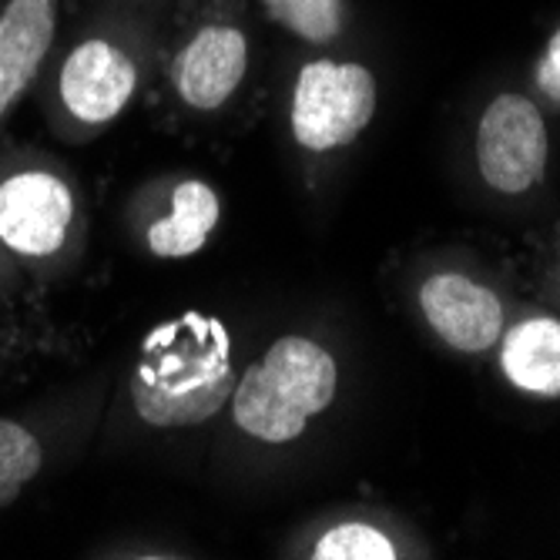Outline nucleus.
I'll return each mask as SVG.
<instances>
[{
	"label": "nucleus",
	"instance_id": "f257e3e1",
	"mask_svg": "<svg viewBox=\"0 0 560 560\" xmlns=\"http://www.w3.org/2000/svg\"><path fill=\"white\" fill-rule=\"evenodd\" d=\"M232 389V342L219 319L185 313L148 332L131 376V402L148 427L206 423Z\"/></svg>",
	"mask_w": 560,
	"mask_h": 560
},
{
	"label": "nucleus",
	"instance_id": "f03ea898",
	"mask_svg": "<svg viewBox=\"0 0 560 560\" xmlns=\"http://www.w3.org/2000/svg\"><path fill=\"white\" fill-rule=\"evenodd\" d=\"M336 360L305 336H282L232 389L238 430L262 443L302 436L336 396Z\"/></svg>",
	"mask_w": 560,
	"mask_h": 560
},
{
	"label": "nucleus",
	"instance_id": "7ed1b4c3",
	"mask_svg": "<svg viewBox=\"0 0 560 560\" xmlns=\"http://www.w3.org/2000/svg\"><path fill=\"white\" fill-rule=\"evenodd\" d=\"M376 112V81L363 65L313 61L292 91V135L310 151H332L363 135Z\"/></svg>",
	"mask_w": 560,
	"mask_h": 560
},
{
	"label": "nucleus",
	"instance_id": "20e7f679",
	"mask_svg": "<svg viewBox=\"0 0 560 560\" xmlns=\"http://www.w3.org/2000/svg\"><path fill=\"white\" fill-rule=\"evenodd\" d=\"M477 165L490 188L521 195L547 172V128L534 101L500 94L477 128Z\"/></svg>",
	"mask_w": 560,
	"mask_h": 560
},
{
	"label": "nucleus",
	"instance_id": "39448f33",
	"mask_svg": "<svg viewBox=\"0 0 560 560\" xmlns=\"http://www.w3.org/2000/svg\"><path fill=\"white\" fill-rule=\"evenodd\" d=\"M74 222V195L50 172H18L0 182V242L27 259L55 256Z\"/></svg>",
	"mask_w": 560,
	"mask_h": 560
},
{
	"label": "nucleus",
	"instance_id": "423d86ee",
	"mask_svg": "<svg viewBox=\"0 0 560 560\" xmlns=\"http://www.w3.org/2000/svg\"><path fill=\"white\" fill-rule=\"evenodd\" d=\"M138 88V68L108 40L78 44L61 68V101L81 125L115 121Z\"/></svg>",
	"mask_w": 560,
	"mask_h": 560
},
{
	"label": "nucleus",
	"instance_id": "0eeeda50",
	"mask_svg": "<svg viewBox=\"0 0 560 560\" xmlns=\"http://www.w3.org/2000/svg\"><path fill=\"white\" fill-rule=\"evenodd\" d=\"M420 310L433 332L460 352H483L503 332L500 299L487 285L456 272H440L423 282Z\"/></svg>",
	"mask_w": 560,
	"mask_h": 560
},
{
	"label": "nucleus",
	"instance_id": "6e6552de",
	"mask_svg": "<svg viewBox=\"0 0 560 560\" xmlns=\"http://www.w3.org/2000/svg\"><path fill=\"white\" fill-rule=\"evenodd\" d=\"M248 68L245 34L225 24L201 27L175 58V88L188 108L215 112L235 94Z\"/></svg>",
	"mask_w": 560,
	"mask_h": 560
},
{
	"label": "nucleus",
	"instance_id": "1a4fd4ad",
	"mask_svg": "<svg viewBox=\"0 0 560 560\" xmlns=\"http://www.w3.org/2000/svg\"><path fill=\"white\" fill-rule=\"evenodd\" d=\"M55 44V0H11L0 14V118L34 81Z\"/></svg>",
	"mask_w": 560,
	"mask_h": 560
},
{
	"label": "nucleus",
	"instance_id": "9d476101",
	"mask_svg": "<svg viewBox=\"0 0 560 560\" xmlns=\"http://www.w3.org/2000/svg\"><path fill=\"white\" fill-rule=\"evenodd\" d=\"M222 215V201L212 185L185 178L172 191V212L148 229V248L159 259H188L206 248Z\"/></svg>",
	"mask_w": 560,
	"mask_h": 560
},
{
	"label": "nucleus",
	"instance_id": "9b49d317",
	"mask_svg": "<svg viewBox=\"0 0 560 560\" xmlns=\"http://www.w3.org/2000/svg\"><path fill=\"white\" fill-rule=\"evenodd\" d=\"M503 376L530 396H560V323L537 316L503 336Z\"/></svg>",
	"mask_w": 560,
	"mask_h": 560
},
{
	"label": "nucleus",
	"instance_id": "f8f14e48",
	"mask_svg": "<svg viewBox=\"0 0 560 560\" xmlns=\"http://www.w3.org/2000/svg\"><path fill=\"white\" fill-rule=\"evenodd\" d=\"M262 8L279 27L310 44L332 40L346 21V0H262Z\"/></svg>",
	"mask_w": 560,
	"mask_h": 560
},
{
	"label": "nucleus",
	"instance_id": "ddd939ff",
	"mask_svg": "<svg viewBox=\"0 0 560 560\" xmlns=\"http://www.w3.org/2000/svg\"><path fill=\"white\" fill-rule=\"evenodd\" d=\"M40 460L37 436L14 420H0V506L21 497V490L37 477Z\"/></svg>",
	"mask_w": 560,
	"mask_h": 560
},
{
	"label": "nucleus",
	"instance_id": "4468645a",
	"mask_svg": "<svg viewBox=\"0 0 560 560\" xmlns=\"http://www.w3.org/2000/svg\"><path fill=\"white\" fill-rule=\"evenodd\" d=\"M313 557L316 560H393L399 553H396V544L370 524H339L316 540Z\"/></svg>",
	"mask_w": 560,
	"mask_h": 560
},
{
	"label": "nucleus",
	"instance_id": "2eb2a0df",
	"mask_svg": "<svg viewBox=\"0 0 560 560\" xmlns=\"http://www.w3.org/2000/svg\"><path fill=\"white\" fill-rule=\"evenodd\" d=\"M537 84L544 88V94L560 101V31L547 44V55H544V61L537 68Z\"/></svg>",
	"mask_w": 560,
	"mask_h": 560
}]
</instances>
